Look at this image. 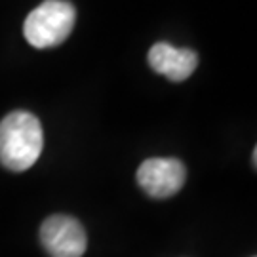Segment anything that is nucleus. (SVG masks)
Returning a JSON list of instances; mask_svg holds the SVG:
<instances>
[{
  "label": "nucleus",
  "instance_id": "f257e3e1",
  "mask_svg": "<svg viewBox=\"0 0 257 257\" xmlns=\"http://www.w3.org/2000/svg\"><path fill=\"white\" fill-rule=\"evenodd\" d=\"M44 147L40 120L27 110H16L0 122V164L23 172L38 160Z\"/></svg>",
  "mask_w": 257,
  "mask_h": 257
},
{
  "label": "nucleus",
  "instance_id": "f03ea898",
  "mask_svg": "<svg viewBox=\"0 0 257 257\" xmlns=\"http://www.w3.org/2000/svg\"><path fill=\"white\" fill-rule=\"evenodd\" d=\"M76 10L67 0H44L25 19L23 35L35 48L59 46L71 35Z\"/></svg>",
  "mask_w": 257,
  "mask_h": 257
},
{
  "label": "nucleus",
  "instance_id": "39448f33",
  "mask_svg": "<svg viewBox=\"0 0 257 257\" xmlns=\"http://www.w3.org/2000/svg\"><path fill=\"white\" fill-rule=\"evenodd\" d=\"M149 65L172 82H183L198 67V55L189 48H175L168 42H156L149 50Z\"/></svg>",
  "mask_w": 257,
  "mask_h": 257
},
{
  "label": "nucleus",
  "instance_id": "7ed1b4c3",
  "mask_svg": "<svg viewBox=\"0 0 257 257\" xmlns=\"http://www.w3.org/2000/svg\"><path fill=\"white\" fill-rule=\"evenodd\" d=\"M42 246L52 257H82L86 253V230L71 215H52L40 227Z\"/></svg>",
  "mask_w": 257,
  "mask_h": 257
},
{
  "label": "nucleus",
  "instance_id": "20e7f679",
  "mask_svg": "<svg viewBox=\"0 0 257 257\" xmlns=\"http://www.w3.org/2000/svg\"><path fill=\"white\" fill-rule=\"evenodd\" d=\"M187 170L177 158H149L138 170L139 187L153 198H168L181 191Z\"/></svg>",
  "mask_w": 257,
  "mask_h": 257
}]
</instances>
